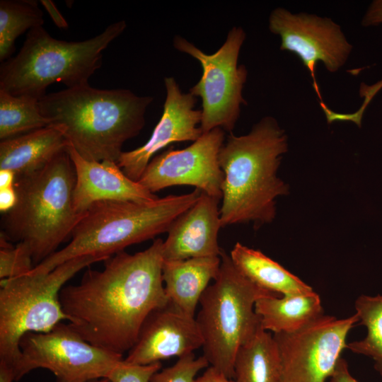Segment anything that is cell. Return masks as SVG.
I'll return each mask as SVG.
<instances>
[{"instance_id": "5b68a950", "label": "cell", "mask_w": 382, "mask_h": 382, "mask_svg": "<svg viewBox=\"0 0 382 382\" xmlns=\"http://www.w3.org/2000/svg\"><path fill=\"white\" fill-rule=\"evenodd\" d=\"M75 169L66 151L41 170L16 177V205L3 214L1 236L26 243L35 267L57 251L83 214L73 202Z\"/></svg>"}, {"instance_id": "ac0fdd59", "label": "cell", "mask_w": 382, "mask_h": 382, "mask_svg": "<svg viewBox=\"0 0 382 382\" xmlns=\"http://www.w3.org/2000/svg\"><path fill=\"white\" fill-rule=\"evenodd\" d=\"M221 263V256L163 260L162 278L169 302L195 317L200 298L209 282L217 277Z\"/></svg>"}, {"instance_id": "9a60e30c", "label": "cell", "mask_w": 382, "mask_h": 382, "mask_svg": "<svg viewBox=\"0 0 382 382\" xmlns=\"http://www.w3.org/2000/svg\"><path fill=\"white\" fill-rule=\"evenodd\" d=\"M202 346L203 337L195 318L183 313L168 302L148 316L136 343L124 360L129 364L146 365L192 354Z\"/></svg>"}, {"instance_id": "8992f818", "label": "cell", "mask_w": 382, "mask_h": 382, "mask_svg": "<svg viewBox=\"0 0 382 382\" xmlns=\"http://www.w3.org/2000/svg\"><path fill=\"white\" fill-rule=\"evenodd\" d=\"M126 27L125 21H119L78 42L55 39L43 26L31 29L19 52L1 64L0 90L40 100L52 83H62L66 88L88 84L101 66L103 52Z\"/></svg>"}, {"instance_id": "484cf974", "label": "cell", "mask_w": 382, "mask_h": 382, "mask_svg": "<svg viewBox=\"0 0 382 382\" xmlns=\"http://www.w3.org/2000/svg\"><path fill=\"white\" fill-rule=\"evenodd\" d=\"M0 278L18 277L28 274L35 267L32 253L28 245L17 243L15 246L1 236Z\"/></svg>"}, {"instance_id": "277c9868", "label": "cell", "mask_w": 382, "mask_h": 382, "mask_svg": "<svg viewBox=\"0 0 382 382\" xmlns=\"http://www.w3.org/2000/svg\"><path fill=\"white\" fill-rule=\"evenodd\" d=\"M201 191L170 195L151 202L101 201L82 215L71 241L28 274H46L74 258L94 256L105 261L131 245L167 232L172 223L198 200Z\"/></svg>"}, {"instance_id": "8fae6325", "label": "cell", "mask_w": 382, "mask_h": 382, "mask_svg": "<svg viewBox=\"0 0 382 382\" xmlns=\"http://www.w3.org/2000/svg\"><path fill=\"white\" fill-rule=\"evenodd\" d=\"M358 322L356 313L341 319L323 314L294 332L273 334L284 382H325L347 348L349 332Z\"/></svg>"}, {"instance_id": "44dd1931", "label": "cell", "mask_w": 382, "mask_h": 382, "mask_svg": "<svg viewBox=\"0 0 382 382\" xmlns=\"http://www.w3.org/2000/svg\"><path fill=\"white\" fill-rule=\"evenodd\" d=\"M229 256L245 277L265 290L282 296L313 291L311 286L258 250L237 242Z\"/></svg>"}, {"instance_id": "4fadbf2b", "label": "cell", "mask_w": 382, "mask_h": 382, "mask_svg": "<svg viewBox=\"0 0 382 382\" xmlns=\"http://www.w3.org/2000/svg\"><path fill=\"white\" fill-rule=\"evenodd\" d=\"M269 29L280 37L281 50L293 52L301 59L320 98L316 79L318 63L321 62L328 71L336 72L345 64L352 49L340 26L329 18L276 8L270 15Z\"/></svg>"}, {"instance_id": "30bf717a", "label": "cell", "mask_w": 382, "mask_h": 382, "mask_svg": "<svg viewBox=\"0 0 382 382\" xmlns=\"http://www.w3.org/2000/svg\"><path fill=\"white\" fill-rule=\"evenodd\" d=\"M21 357L16 381L30 371L45 369L57 382H91L108 377L123 355L84 340L69 324L60 323L45 333H25L19 342Z\"/></svg>"}, {"instance_id": "4316f807", "label": "cell", "mask_w": 382, "mask_h": 382, "mask_svg": "<svg viewBox=\"0 0 382 382\" xmlns=\"http://www.w3.org/2000/svg\"><path fill=\"white\" fill-rule=\"evenodd\" d=\"M209 365L204 356L180 357L175 364L155 373L149 382H194L197 374Z\"/></svg>"}, {"instance_id": "2e32d148", "label": "cell", "mask_w": 382, "mask_h": 382, "mask_svg": "<svg viewBox=\"0 0 382 382\" xmlns=\"http://www.w3.org/2000/svg\"><path fill=\"white\" fill-rule=\"evenodd\" d=\"M67 151L75 169L73 202L77 212L82 214L101 201L143 202L158 198L138 181L128 178L116 162L86 160L69 145Z\"/></svg>"}, {"instance_id": "cb8c5ba5", "label": "cell", "mask_w": 382, "mask_h": 382, "mask_svg": "<svg viewBox=\"0 0 382 382\" xmlns=\"http://www.w3.org/2000/svg\"><path fill=\"white\" fill-rule=\"evenodd\" d=\"M50 125L40 110L39 100L16 96L0 90V139L19 136Z\"/></svg>"}, {"instance_id": "e575fe53", "label": "cell", "mask_w": 382, "mask_h": 382, "mask_svg": "<svg viewBox=\"0 0 382 382\" xmlns=\"http://www.w3.org/2000/svg\"><path fill=\"white\" fill-rule=\"evenodd\" d=\"M14 381H16V375L13 368L4 361H0V382Z\"/></svg>"}, {"instance_id": "e0dca14e", "label": "cell", "mask_w": 382, "mask_h": 382, "mask_svg": "<svg viewBox=\"0 0 382 382\" xmlns=\"http://www.w3.org/2000/svg\"><path fill=\"white\" fill-rule=\"evenodd\" d=\"M221 199L202 192L197 202L172 223L163 244V260L221 256Z\"/></svg>"}, {"instance_id": "7402d4cb", "label": "cell", "mask_w": 382, "mask_h": 382, "mask_svg": "<svg viewBox=\"0 0 382 382\" xmlns=\"http://www.w3.org/2000/svg\"><path fill=\"white\" fill-rule=\"evenodd\" d=\"M233 379L236 382H284L280 354L273 335L260 327L238 349Z\"/></svg>"}, {"instance_id": "83f0119b", "label": "cell", "mask_w": 382, "mask_h": 382, "mask_svg": "<svg viewBox=\"0 0 382 382\" xmlns=\"http://www.w3.org/2000/svg\"><path fill=\"white\" fill-rule=\"evenodd\" d=\"M161 368V362L140 365L129 364L122 359L112 369L107 378L111 382H149Z\"/></svg>"}, {"instance_id": "ba28073f", "label": "cell", "mask_w": 382, "mask_h": 382, "mask_svg": "<svg viewBox=\"0 0 382 382\" xmlns=\"http://www.w3.org/2000/svg\"><path fill=\"white\" fill-rule=\"evenodd\" d=\"M99 261L102 260L94 256H83L46 274L1 279L0 361L15 371L21 357L19 342L25 333L48 332L67 320L59 301L60 291L76 273Z\"/></svg>"}, {"instance_id": "5bb4252c", "label": "cell", "mask_w": 382, "mask_h": 382, "mask_svg": "<svg viewBox=\"0 0 382 382\" xmlns=\"http://www.w3.org/2000/svg\"><path fill=\"white\" fill-rule=\"evenodd\" d=\"M166 100L163 114L149 140L140 147L123 151L117 164L130 179L138 181L149 161L160 150L174 142L195 141L202 135L201 110L197 98L183 93L173 77L164 79Z\"/></svg>"}, {"instance_id": "d590c367", "label": "cell", "mask_w": 382, "mask_h": 382, "mask_svg": "<svg viewBox=\"0 0 382 382\" xmlns=\"http://www.w3.org/2000/svg\"><path fill=\"white\" fill-rule=\"evenodd\" d=\"M91 382H111L108 378H104L98 380H95Z\"/></svg>"}, {"instance_id": "ffe728a7", "label": "cell", "mask_w": 382, "mask_h": 382, "mask_svg": "<svg viewBox=\"0 0 382 382\" xmlns=\"http://www.w3.org/2000/svg\"><path fill=\"white\" fill-rule=\"evenodd\" d=\"M255 311L261 327L273 334L294 332L323 315L320 298L314 291L299 295L262 296L257 300Z\"/></svg>"}, {"instance_id": "836d02e7", "label": "cell", "mask_w": 382, "mask_h": 382, "mask_svg": "<svg viewBox=\"0 0 382 382\" xmlns=\"http://www.w3.org/2000/svg\"><path fill=\"white\" fill-rule=\"evenodd\" d=\"M16 175L13 172L6 169H0V190L14 186Z\"/></svg>"}, {"instance_id": "3957f363", "label": "cell", "mask_w": 382, "mask_h": 382, "mask_svg": "<svg viewBox=\"0 0 382 382\" xmlns=\"http://www.w3.org/2000/svg\"><path fill=\"white\" fill-rule=\"evenodd\" d=\"M287 137L277 120L262 117L247 134L231 133L219 154L224 174L221 226L253 222L259 228L272 221L276 199L288 194V185L277 176Z\"/></svg>"}, {"instance_id": "7c38bea8", "label": "cell", "mask_w": 382, "mask_h": 382, "mask_svg": "<svg viewBox=\"0 0 382 382\" xmlns=\"http://www.w3.org/2000/svg\"><path fill=\"white\" fill-rule=\"evenodd\" d=\"M225 132L215 128L180 150L170 148L154 156L138 182L151 192L175 185H190L212 197L222 198L224 174L219 154Z\"/></svg>"}, {"instance_id": "4dcf8cb0", "label": "cell", "mask_w": 382, "mask_h": 382, "mask_svg": "<svg viewBox=\"0 0 382 382\" xmlns=\"http://www.w3.org/2000/svg\"><path fill=\"white\" fill-rule=\"evenodd\" d=\"M17 194L13 187L0 190V210L4 214L16 205Z\"/></svg>"}, {"instance_id": "1f68e13d", "label": "cell", "mask_w": 382, "mask_h": 382, "mask_svg": "<svg viewBox=\"0 0 382 382\" xmlns=\"http://www.w3.org/2000/svg\"><path fill=\"white\" fill-rule=\"evenodd\" d=\"M194 382H236L213 366H209L202 376L195 379Z\"/></svg>"}, {"instance_id": "6da1fadb", "label": "cell", "mask_w": 382, "mask_h": 382, "mask_svg": "<svg viewBox=\"0 0 382 382\" xmlns=\"http://www.w3.org/2000/svg\"><path fill=\"white\" fill-rule=\"evenodd\" d=\"M163 241L134 254L120 252L102 270H88L64 286L59 301L68 324L88 342L122 354L134 345L148 316L169 300L162 278Z\"/></svg>"}, {"instance_id": "d4e9b609", "label": "cell", "mask_w": 382, "mask_h": 382, "mask_svg": "<svg viewBox=\"0 0 382 382\" xmlns=\"http://www.w3.org/2000/svg\"><path fill=\"white\" fill-rule=\"evenodd\" d=\"M358 323L365 326L366 336L347 344L352 352L371 358L374 369L382 377V294H361L354 303Z\"/></svg>"}, {"instance_id": "52a82bcc", "label": "cell", "mask_w": 382, "mask_h": 382, "mask_svg": "<svg viewBox=\"0 0 382 382\" xmlns=\"http://www.w3.org/2000/svg\"><path fill=\"white\" fill-rule=\"evenodd\" d=\"M219 274L199 300L195 318L203 337V356L209 364L229 378L238 349L261 327L255 311L257 300L277 295L265 290L245 277L224 250Z\"/></svg>"}, {"instance_id": "d6986e66", "label": "cell", "mask_w": 382, "mask_h": 382, "mask_svg": "<svg viewBox=\"0 0 382 382\" xmlns=\"http://www.w3.org/2000/svg\"><path fill=\"white\" fill-rule=\"evenodd\" d=\"M68 146L62 132L52 125L1 140L0 169L11 170L16 177L29 175L43 168Z\"/></svg>"}, {"instance_id": "603a6c76", "label": "cell", "mask_w": 382, "mask_h": 382, "mask_svg": "<svg viewBox=\"0 0 382 382\" xmlns=\"http://www.w3.org/2000/svg\"><path fill=\"white\" fill-rule=\"evenodd\" d=\"M43 23V13L35 1L1 0L0 60L11 58L19 35Z\"/></svg>"}, {"instance_id": "d6a6232c", "label": "cell", "mask_w": 382, "mask_h": 382, "mask_svg": "<svg viewBox=\"0 0 382 382\" xmlns=\"http://www.w3.org/2000/svg\"><path fill=\"white\" fill-rule=\"evenodd\" d=\"M55 25L60 28H66L68 23L51 0L40 1Z\"/></svg>"}, {"instance_id": "f1b7e54d", "label": "cell", "mask_w": 382, "mask_h": 382, "mask_svg": "<svg viewBox=\"0 0 382 382\" xmlns=\"http://www.w3.org/2000/svg\"><path fill=\"white\" fill-rule=\"evenodd\" d=\"M382 23V0H375L369 6L364 14L361 25L363 26L377 25Z\"/></svg>"}, {"instance_id": "8d00e7d4", "label": "cell", "mask_w": 382, "mask_h": 382, "mask_svg": "<svg viewBox=\"0 0 382 382\" xmlns=\"http://www.w3.org/2000/svg\"><path fill=\"white\" fill-rule=\"evenodd\" d=\"M330 382H331V381H330Z\"/></svg>"}, {"instance_id": "9c48e42d", "label": "cell", "mask_w": 382, "mask_h": 382, "mask_svg": "<svg viewBox=\"0 0 382 382\" xmlns=\"http://www.w3.org/2000/svg\"><path fill=\"white\" fill-rule=\"evenodd\" d=\"M246 35L241 26H233L219 50L206 54L185 38L176 35L173 47L197 60L202 69L198 82L189 93L202 100L200 128L202 133L215 128L232 133L240 117L241 107L246 105L243 89L248 70L238 65V57Z\"/></svg>"}, {"instance_id": "f546056e", "label": "cell", "mask_w": 382, "mask_h": 382, "mask_svg": "<svg viewBox=\"0 0 382 382\" xmlns=\"http://www.w3.org/2000/svg\"><path fill=\"white\" fill-rule=\"evenodd\" d=\"M331 382H359L349 373L346 360L340 358L330 376Z\"/></svg>"}, {"instance_id": "7a4b0ae2", "label": "cell", "mask_w": 382, "mask_h": 382, "mask_svg": "<svg viewBox=\"0 0 382 382\" xmlns=\"http://www.w3.org/2000/svg\"><path fill=\"white\" fill-rule=\"evenodd\" d=\"M153 100L128 89H98L88 83L47 93L39 105L49 125L59 129L83 158L117 163L125 142L144 127Z\"/></svg>"}]
</instances>
